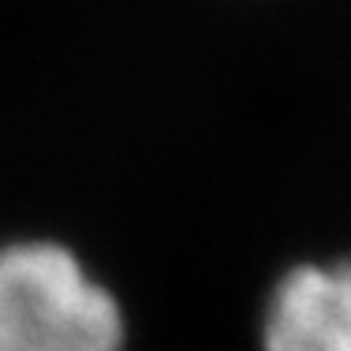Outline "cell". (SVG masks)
<instances>
[{"label":"cell","instance_id":"1","mask_svg":"<svg viewBox=\"0 0 351 351\" xmlns=\"http://www.w3.org/2000/svg\"><path fill=\"white\" fill-rule=\"evenodd\" d=\"M116 295L68 247H0V351H123Z\"/></svg>","mask_w":351,"mask_h":351},{"label":"cell","instance_id":"2","mask_svg":"<svg viewBox=\"0 0 351 351\" xmlns=\"http://www.w3.org/2000/svg\"><path fill=\"white\" fill-rule=\"evenodd\" d=\"M262 351H351V262H306L273 284Z\"/></svg>","mask_w":351,"mask_h":351}]
</instances>
